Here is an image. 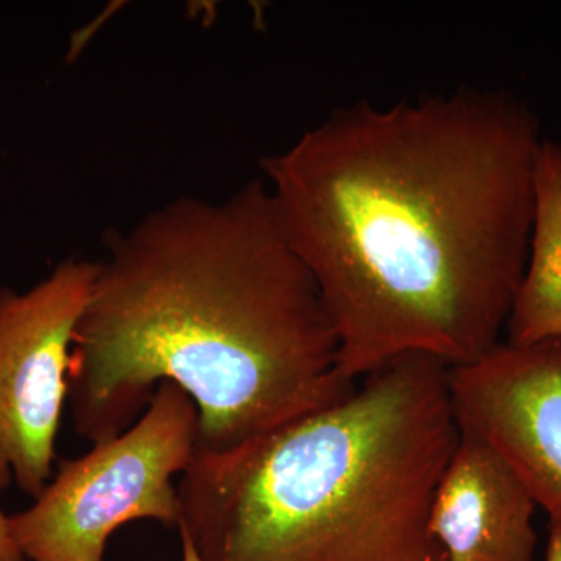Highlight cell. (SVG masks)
<instances>
[{
    "label": "cell",
    "mask_w": 561,
    "mask_h": 561,
    "mask_svg": "<svg viewBox=\"0 0 561 561\" xmlns=\"http://www.w3.org/2000/svg\"><path fill=\"white\" fill-rule=\"evenodd\" d=\"M541 140L524 99L459 88L343 106L261 158L346 381L409 354L461 367L500 345L529 257Z\"/></svg>",
    "instance_id": "obj_1"
},
{
    "label": "cell",
    "mask_w": 561,
    "mask_h": 561,
    "mask_svg": "<svg viewBox=\"0 0 561 561\" xmlns=\"http://www.w3.org/2000/svg\"><path fill=\"white\" fill-rule=\"evenodd\" d=\"M164 382L194 401L197 449L209 453L267 437L356 387L264 180L224 201L181 195L106 242L70 353L77 434L116 437Z\"/></svg>",
    "instance_id": "obj_2"
},
{
    "label": "cell",
    "mask_w": 561,
    "mask_h": 561,
    "mask_svg": "<svg viewBox=\"0 0 561 561\" xmlns=\"http://www.w3.org/2000/svg\"><path fill=\"white\" fill-rule=\"evenodd\" d=\"M449 373L398 357L267 437L197 449L179 531L202 561H443L430 518L460 438Z\"/></svg>",
    "instance_id": "obj_3"
},
{
    "label": "cell",
    "mask_w": 561,
    "mask_h": 561,
    "mask_svg": "<svg viewBox=\"0 0 561 561\" xmlns=\"http://www.w3.org/2000/svg\"><path fill=\"white\" fill-rule=\"evenodd\" d=\"M198 412L171 382L161 383L127 431L61 460L27 511L9 516L25 561H105L106 542L121 526L153 519L179 527L173 476L197 451Z\"/></svg>",
    "instance_id": "obj_4"
},
{
    "label": "cell",
    "mask_w": 561,
    "mask_h": 561,
    "mask_svg": "<svg viewBox=\"0 0 561 561\" xmlns=\"http://www.w3.org/2000/svg\"><path fill=\"white\" fill-rule=\"evenodd\" d=\"M98 262H60L27 290L0 287V490L38 497L51 479L70 353Z\"/></svg>",
    "instance_id": "obj_5"
},
{
    "label": "cell",
    "mask_w": 561,
    "mask_h": 561,
    "mask_svg": "<svg viewBox=\"0 0 561 561\" xmlns=\"http://www.w3.org/2000/svg\"><path fill=\"white\" fill-rule=\"evenodd\" d=\"M449 376L460 426L496 449L549 523L561 524V339L501 342Z\"/></svg>",
    "instance_id": "obj_6"
},
{
    "label": "cell",
    "mask_w": 561,
    "mask_h": 561,
    "mask_svg": "<svg viewBox=\"0 0 561 561\" xmlns=\"http://www.w3.org/2000/svg\"><path fill=\"white\" fill-rule=\"evenodd\" d=\"M535 511L534 497L511 465L460 426L430 518L443 561H534Z\"/></svg>",
    "instance_id": "obj_7"
},
{
    "label": "cell",
    "mask_w": 561,
    "mask_h": 561,
    "mask_svg": "<svg viewBox=\"0 0 561 561\" xmlns=\"http://www.w3.org/2000/svg\"><path fill=\"white\" fill-rule=\"evenodd\" d=\"M529 257L505 332L511 345L561 339V142L542 139L535 158Z\"/></svg>",
    "instance_id": "obj_8"
},
{
    "label": "cell",
    "mask_w": 561,
    "mask_h": 561,
    "mask_svg": "<svg viewBox=\"0 0 561 561\" xmlns=\"http://www.w3.org/2000/svg\"><path fill=\"white\" fill-rule=\"evenodd\" d=\"M0 561H25L11 537L9 516L0 511Z\"/></svg>",
    "instance_id": "obj_9"
},
{
    "label": "cell",
    "mask_w": 561,
    "mask_h": 561,
    "mask_svg": "<svg viewBox=\"0 0 561 561\" xmlns=\"http://www.w3.org/2000/svg\"><path fill=\"white\" fill-rule=\"evenodd\" d=\"M545 561H561V524L549 523L548 546Z\"/></svg>",
    "instance_id": "obj_10"
},
{
    "label": "cell",
    "mask_w": 561,
    "mask_h": 561,
    "mask_svg": "<svg viewBox=\"0 0 561 561\" xmlns=\"http://www.w3.org/2000/svg\"><path fill=\"white\" fill-rule=\"evenodd\" d=\"M180 540H181V561H202L201 557H198L197 551H195L194 545L190 540L186 534L180 531Z\"/></svg>",
    "instance_id": "obj_11"
}]
</instances>
